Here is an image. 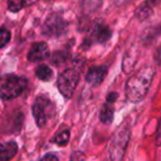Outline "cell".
Segmentation results:
<instances>
[{
    "instance_id": "6da1fadb",
    "label": "cell",
    "mask_w": 161,
    "mask_h": 161,
    "mask_svg": "<svg viewBox=\"0 0 161 161\" xmlns=\"http://www.w3.org/2000/svg\"><path fill=\"white\" fill-rule=\"evenodd\" d=\"M153 75L154 69L150 65H147L135 73L130 78H128L125 85V93L127 98L132 103L142 101L149 91Z\"/></svg>"
},
{
    "instance_id": "7a4b0ae2",
    "label": "cell",
    "mask_w": 161,
    "mask_h": 161,
    "mask_svg": "<svg viewBox=\"0 0 161 161\" xmlns=\"http://www.w3.org/2000/svg\"><path fill=\"white\" fill-rule=\"evenodd\" d=\"M27 80L22 76L6 74L0 76V98L9 101L20 96L27 87Z\"/></svg>"
},
{
    "instance_id": "3957f363",
    "label": "cell",
    "mask_w": 161,
    "mask_h": 161,
    "mask_svg": "<svg viewBox=\"0 0 161 161\" xmlns=\"http://www.w3.org/2000/svg\"><path fill=\"white\" fill-rule=\"evenodd\" d=\"M130 137V128L127 124H123L114 134L110 141L108 152L112 161H121L127 148Z\"/></svg>"
},
{
    "instance_id": "277c9868",
    "label": "cell",
    "mask_w": 161,
    "mask_h": 161,
    "mask_svg": "<svg viewBox=\"0 0 161 161\" xmlns=\"http://www.w3.org/2000/svg\"><path fill=\"white\" fill-rule=\"evenodd\" d=\"M54 105L47 96H38L34 99V103L32 105V113H33L34 119L36 125L40 128L47 125L49 119L54 114Z\"/></svg>"
},
{
    "instance_id": "5b68a950",
    "label": "cell",
    "mask_w": 161,
    "mask_h": 161,
    "mask_svg": "<svg viewBox=\"0 0 161 161\" xmlns=\"http://www.w3.org/2000/svg\"><path fill=\"white\" fill-rule=\"evenodd\" d=\"M80 82V69H67L60 74L58 78V87L60 93L66 98H71Z\"/></svg>"
},
{
    "instance_id": "8992f818",
    "label": "cell",
    "mask_w": 161,
    "mask_h": 161,
    "mask_svg": "<svg viewBox=\"0 0 161 161\" xmlns=\"http://www.w3.org/2000/svg\"><path fill=\"white\" fill-rule=\"evenodd\" d=\"M67 29V22L60 14H53L47 17L42 28V32L44 36L50 38H58L65 33Z\"/></svg>"
},
{
    "instance_id": "52a82bcc",
    "label": "cell",
    "mask_w": 161,
    "mask_h": 161,
    "mask_svg": "<svg viewBox=\"0 0 161 161\" xmlns=\"http://www.w3.org/2000/svg\"><path fill=\"white\" fill-rule=\"evenodd\" d=\"M50 56V49L45 42L34 43L28 53V60L30 62H41Z\"/></svg>"
},
{
    "instance_id": "ba28073f",
    "label": "cell",
    "mask_w": 161,
    "mask_h": 161,
    "mask_svg": "<svg viewBox=\"0 0 161 161\" xmlns=\"http://www.w3.org/2000/svg\"><path fill=\"white\" fill-rule=\"evenodd\" d=\"M106 74H107V67L105 65L92 66L90 67V69L87 71V74H86V82L93 86H97L99 84H102Z\"/></svg>"
},
{
    "instance_id": "9c48e42d",
    "label": "cell",
    "mask_w": 161,
    "mask_h": 161,
    "mask_svg": "<svg viewBox=\"0 0 161 161\" xmlns=\"http://www.w3.org/2000/svg\"><path fill=\"white\" fill-rule=\"evenodd\" d=\"M18 152L16 141L0 142V161H10Z\"/></svg>"
},
{
    "instance_id": "30bf717a",
    "label": "cell",
    "mask_w": 161,
    "mask_h": 161,
    "mask_svg": "<svg viewBox=\"0 0 161 161\" xmlns=\"http://www.w3.org/2000/svg\"><path fill=\"white\" fill-rule=\"evenodd\" d=\"M112 36V31L107 25H97L92 32V38L94 41L98 43H105Z\"/></svg>"
},
{
    "instance_id": "8fae6325",
    "label": "cell",
    "mask_w": 161,
    "mask_h": 161,
    "mask_svg": "<svg viewBox=\"0 0 161 161\" xmlns=\"http://www.w3.org/2000/svg\"><path fill=\"white\" fill-rule=\"evenodd\" d=\"M36 75L39 80L47 82V80H50L53 77V71H52L47 65L41 64L36 69Z\"/></svg>"
},
{
    "instance_id": "7c38bea8",
    "label": "cell",
    "mask_w": 161,
    "mask_h": 161,
    "mask_svg": "<svg viewBox=\"0 0 161 161\" xmlns=\"http://www.w3.org/2000/svg\"><path fill=\"white\" fill-rule=\"evenodd\" d=\"M99 118H101V121L103 124H110L114 119V108L110 107L108 104H105L102 107Z\"/></svg>"
},
{
    "instance_id": "4fadbf2b",
    "label": "cell",
    "mask_w": 161,
    "mask_h": 161,
    "mask_svg": "<svg viewBox=\"0 0 161 161\" xmlns=\"http://www.w3.org/2000/svg\"><path fill=\"white\" fill-rule=\"evenodd\" d=\"M151 14H152V8L150 7L148 3H143L142 5H140L136 11L137 18H138L140 21L146 20L147 18H149V16Z\"/></svg>"
},
{
    "instance_id": "5bb4252c",
    "label": "cell",
    "mask_w": 161,
    "mask_h": 161,
    "mask_svg": "<svg viewBox=\"0 0 161 161\" xmlns=\"http://www.w3.org/2000/svg\"><path fill=\"white\" fill-rule=\"evenodd\" d=\"M69 140V130H62L58 132L53 139V142H55L58 146H65Z\"/></svg>"
},
{
    "instance_id": "9a60e30c",
    "label": "cell",
    "mask_w": 161,
    "mask_h": 161,
    "mask_svg": "<svg viewBox=\"0 0 161 161\" xmlns=\"http://www.w3.org/2000/svg\"><path fill=\"white\" fill-rule=\"evenodd\" d=\"M25 6V0H8V9L11 12H18Z\"/></svg>"
},
{
    "instance_id": "2e32d148",
    "label": "cell",
    "mask_w": 161,
    "mask_h": 161,
    "mask_svg": "<svg viewBox=\"0 0 161 161\" xmlns=\"http://www.w3.org/2000/svg\"><path fill=\"white\" fill-rule=\"evenodd\" d=\"M10 39H11V34L7 29H5V28L0 29V49L6 47L9 43Z\"/></svg>"
},
{
    "instance_id": "e0dca14e",
    "label": "cell",
    "mask_w": 161,
    "mask_h": 161,
    "mask_svg": "<svg viewBox=\"0 0 161 161\" xmlns=\"http://www.w3.org/2000/svg\"><path fill=\"white\" fill-rule=\"evenodd\" d=\"M156 145L158 147H161V116L159 119L158 129H157V136H156Z\"/></svg>"
},
{
    "instance_id": "ac0fdd59",
    "label": "cell",
    "mask_w": 161,
    "mask_h": 161,
    "mask_svg": "<svg viewBox=\"0 0 161 161\" xmlns=\"http://www.w3.org/2000/svg\"><path fill=\"white\" fill-rule=\"evenodd\" d=\"M117 98H118V94H117V93L112 92V93H109V94L107 95V97H106V101H107L108 104H113V103H115V102H116Z\"/></svg>"
},
{
    "instance_id": "d6986e66",
    "label": "cell",
    "mask_w": 161,
    "mask_h": 161,
    "mask_svg": "<svg viewBox=\"0 0 161 161\" xmlns=\"http://www.w3.org/2000/svg\"><path fill=\"white\" fill-rule=\"evenodd\" d=\"M69 161H84L83 152H75V153H73Z\"/></svg>"
},
{
    "instance_id": "ffe728a7",
    "label": "cell",
    "mask_w": 161,
    "mask_h": 161,
    "mask_svg": "<svg viewBox=\"0 0 161 161\" xmlns=\"http://www.w3.org/2000/svg\"><path fill=\"white\" fill-rule=\"evenodd\" d=\"M40 161H58V157H56L55 154L47 153V154H45L44 157H42Z\"/></svg>"
},
{
    "instance_id": "44dd1931",
    "label": "cell",
    "mask_w": 161,
    "mask_h": 161,
    "mask_svg": "<svg viewBox=\"0 0 161 161\" xmlns=\"http://www.w3.org/2000/svg\"><path fill=\"white\" fill-rule=\"evenodd\" d=\"M156 60L157 62L160 64L161 63V47H159L158 50H157V53H156Z\"/></svg>"
},
{
    "instance_id": "7402d4cb",
    "label": "cell",
    "mask_w": 161,
    "mask_h": 161,
    "mask_svg": "<svg viewBox=\"0 0 161 161\" xmlns=\"http://www.w3.org/2000/svg\"><path fill=\"white\" fill-rule=\"evenodd\" d=\"M34 1H36V0H25V3H27V5H32Z\"/></svg>"
}]
</instances>
